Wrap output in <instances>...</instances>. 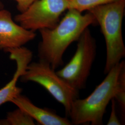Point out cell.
I'll return each instance as SVG.
<instances>
[{"instance_id":"obj_1","label":"cell","mask_w":125,"mask_h":125,"mask_svg":"<svg viewBox=\"0 0 125 125\" xmlns=\"http://www.w3.org/2000/svg\"><path fill=\"white\" fill-rule=\"evenodd\" d=\"M97 24L93 14H83L75 9H68L53 28L39 30L41 40L38 45L39 60L49 64L54 70L62 65L63 56L68 47L77 41L85 29Z\"/></svg>"},{"instance_id":"obj_2","label":"cell","mask_w":125,"mask_h":125,"mask_svg":"<svg viewBox=\"0 0 125 125\" xmlns=\"http://www.w3.org/2000/svg\"><path fill=\"white\" fill-rule=\"evenodd\" d=\"M125 63V61L122 60L113 67L88 97L78 98L73 101L68 115L72 125H103L106 108L114 98L119 75Z\"/></svg>"},{"instance_id":"obj_3","label":"cell","mask_w":125,"mask_h":125,"mask_svg":"<svg viewBox=\"0 0 125 125\" xmlns=\"http://www.w3.org/2000/svg\"><path fill=\"white\" fill-rule=\"evenodd\" d=\"M125 0H116L89 10L100 26L106 46L104 73L106 75L125 57L122 32Z\"/></svg>"},{"instance_id":"obj_4","label":"cell","mask_w":125,"mask_h":125,"mask_svg":"<svg viewBox=\"0 0 125 125\" xmlns=\"http://www.w3.org/2000/svg\"><path fill=\"white\" fill-rule=\"evenodd\" d=\"M76 42V49L72 59L56 73L68 84L79 91L86 87L96 58L97 45L89 27Z\"/></svg>"},{"instance_id":"obj_5","label":"cell","mask_w":125,"mask_h":125,"mask_svg":"<svg viewBox=\"0 0 125 125\" xmlns=\"http://www.w3.org/2000/svg\"><path fill=\"white\" fill-rule=\"evenodd\" d=\"M20 79L24 83L31 82L42 86L62 105L67 116L73 101L79 98V91L68 84L49 64L41 60L29 63Z\"/></svg>"},{"instance_id":"obj_6","label":"cell","mask_w":125,"mask_h":125,"mask_svg":"<svg viewBox=\"0 0 125 125\" xmlns=\"http://www.w3.org/2000/svg\"><path fill=\"white\" fill-rule=\"evenodd\" d=\"M68 8L67 0H36L25 11L17 14L14 20L34 32L52 29L57 25L60 16Z\"/></svg>"},{"instance_id":"obj_7","label":"cell","mask_w":125,"mask_h":125,"mask_svg":"<svg viewBox=\"0 0 125 125\" xmlns=\"http://www.w3.org/2000/svg\"><path fill=\"white\" fill-rule=\"evenodd\" d=\"M34 31L27 30L16 22L12 13L6 9H0V50L21 47L34 40Z\"/></svg>"},{"instance_id":"obj_8","label":"cell","mask_w":125,"mask_h":125,"mask_svg":"<svg viewBox=\"0 0 125 125\" xmlns=\"http://www.w3.org/2000/svg\"><path fill=\"white\" fill-rule=\"evenodd\" d=\"M5 52H9L10 59L16 62L17 68L12 80L0 89V106L11 102L13 98L21 94L22 89L17 87V81L31 62L32 57L31 51L23 46L8 50Z\"/></svg>"},{"instance_id":"obj_9","label":"cell","mask_w":125,"mask_h":125,"mask_svg":"<svg viewBox=\"0 0 125 125\" xmlns=\"http://www.w3.org/2000/svg\"><path fill=\"white\" fill-rule=\"evenodd\" d=\"M11 103L26 112L41 125H72L66 117L59 116L47 108L36 106L25 95L20 94L13 98Z\"/></svg>"},{"instance_id":"obj_10","label":"cell","mask_w":125,"mask_h":125,"mask_svg":"<svg viewBox=\"0 0 125 125\" xmlns=\"http://www.w3.org/2000/svg\"><path fill=\"white\" fill-rule=\"evenodd\" d=\"M35 121L21 109L9 112L4 119L0 120V125H34Z\"/></svg>"},{"instance_id":"obj_11","label":"cell","mask_w":125,"mask_h":125,"mask_svg":"<svg viewBox=\"0 0 125 125\" xmlns=\"http://www.w3.org/2000/svg\"><path fill=\"white\" fill-rule=\"evenodd\" d=\"M116 104L120 107L121 118L125 119V63L121 68L120 72L116 92L114 98Z\"/></svg>"},{"instance_id":"obj_12","label":"cell","mask_w":125,"mask_h":125,"mask_svg":"<svg viewBox=\"0 0 125 125\" xmlns=\"http://www.w3.org/2000/svg\"><path fill=\"white\" fill-rule=\"evenodd\" d=\"M116 0H67L68 9H75L82 13L100 5L105 4Z\"/></svg>"},{"instance_id":"obj_13","label":"cell","mask_w":125,"mask_h":125,"mask_svg":"<svg viewBox=\"0 0 125 125\" xmlns=\"http://www.w3.org/2000/svg\"><path fill=\"white\" fill-rule=\"evenodd\" d=\"M111 102V110L110 117L107 121V125H121V123L119 120L116 112V103L115 99H112Z\"/></svg>"},{"instance_id":"obj_14","label":"cell","mask_w":125,"mask_h":125,"mask_svg":"<svg viewBox=\"0 0 125 125\" xmlns=\"http://www.w3.org/2000/svg\"><path fill=\"white\" fill-rule=\"evenodd\" d=\"M17 2V9L20 13L25 11L36 0H14Z\"/></svg>"},{"instance_id":"obj_15","label":"cell","mask_w":125,"mask_h":125,"mask_svg":"<svg viewBox=\"0 0 125 125\" xmlns=\"http://www.w3.org/2000/svg\"><path fill=\"white\" fill-rule=\"evenodd\" d=\"M4 9V5L3 4L2 2L0 0V9Z\"/></svg>"}]
</instances>
